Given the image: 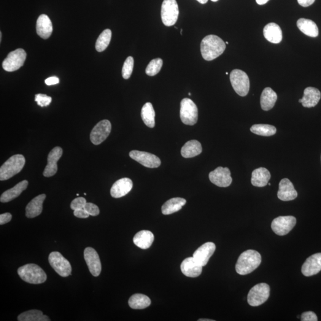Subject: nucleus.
<instances>
[{
    "label": "nucleus",
    "instance_id": "1",
    "mask_svg": "<svg viewBox=\"0 0 321 321\" xmlns=\"http://www.w3.org/2000/svg\"><path fill=\"white\" fill-rule=\"evenodd\" d=\"M226 45L224 40L217 36L209 35L202 39L201 51L202 57L207 61H212L225 52Z\"/></svg>",
    "mask_w": 321,
    "mask_h": 321
},
{
    "label": "nucleus",
    "instance_id": "2",
    "mask_svg": "<svg viewBox=\"0 0 321 321\" xmlns=\"http://www.w3.org/2000/svg\"><path fill=\"white\" fill-rule=\"evenodd\" d=\"M262 258L260 253L254 250H247L239 256L236 265L237 274L245 276L254 271L260 265Z\"/></svg>",
    "mask_w": 321,
    "mask_h": 321
},
{
    "label": "nucleus",
    "instance_id": "3",
    "mask_svg": "<svg viewBox=\"0 0 321 321\" xmlns=\"http://www.w3.org/2000/svg\"><path fill=\"white\" fill-rule=\"evenodd\" d=\"M18 273L21 279L30 284H42L47 280L45 272L38 265L34 264H29L20 267Z\"/></svg>",
    "mask_w": 321,
    "mask_h": 321
},
{
    "label": "nucleus",
    "instance_id": "4",
    "mask_svg": "<svg viewBox=\"0 0 321 321\" xmlns=\"http://www.w3.org/2000/svg\"><path fill=\"white\" fill-rule=\"evenodd\" d=\"M25 162V158L22 155L11 156L0 168V180H9L18 174L23 169Z\"/></svg>",
    "mask_w": 321,
    "mask_h": 321
},
{
    "label": "nucleus",
    "instance_id": "5",
    "mask_svg": "<svg viewBox=\"0 0 321 321\" xmlns=\"http://www.w3.org/2000/svg\"><path fill=\"white\" fill-rule=\"evenodd\" d=\"M181 120L186 125L193 126L198 119V109L196 105L189 98L183 99L180 103Z\"/></svg>",
    "mask_w": 321,
    "mask_h": 321
},
{
    "label": "nucleus",
    "instance_id": "6",
    "mask_svg": "<svg viewBox=\"0 0 321 321\" xmlns=\"http://www.w3.org/2000/svg\"><path fill=\"white\" fill-rule=\"evenodd\" d=\"M230 79L234 90L239 95H247L250 89V80L246 73L241 70L234 69L231 72Z\"/></svg>",
    "mask_w": 321,
    "mask_h": 321
},
{
    "label": "nucleus",
    "instance_id": "7",
    "mask_svg": "<svg viewBox=\"0 0 321 321\" xmlns=\"http://www.w3.org/2000/svg\"><path fill=\"white\" fill-rule=\"evenodd\" d=\"M161 15L164 25H174L179 15V5L176 0H164L161 5Z\"/></svg>",
    "mask_w": 321,
    "mask_h": 321
},
{
    "label": "nucleus",
    "instance_id": "8",
    "mask_svg": "<svg viewBox=\"0 0 321 321\" xmlns=\"http://www.w3.org/2000/svg\"><path fill=\"white\" fill-rule=\"evenodd\" d=\"M270 295V287L266 283H260L251 288L247 296L248 303L252 306L261 305L268 300Z\"/></svg>",
    "mask_w": 321,
    "mask_h": 321
},
{
    "label": "nucleus",
    "instance_id": "9",
    "mask_svg": "<svg viewBox=\"0 0 321 321\" xmlns=\"http://www.w3.org/2000/svg\"><path fill=\"white\" fill-rule=\"evenodd\" d=\"M26 58L25 51L19 48L12 51L8 55L2 62V68L4 71L12 72L18 71L23 66Z\"/></svg>",
    "mask_w": 321,
    "mask_h": 321
},
{
    "label": "nucleus",
    "instance_id": "10",
    "mask_svg": "<svg viewBox=\"0 0 321 321\" xmlns=\"http://www.w3.org/2000/svg\"><path fill=\"white\" fill-rule=\"evenodd\" d=\"M48 261L52 268L61 277H67L71 275V264L60 252H51L48 257Z\"/></svg>",
    "mask_w": 321,
    "mask_h": 321
},
{
    "label": "nucleus",
    "instance_id": "11",
    "mask_svg": "<svg viewBox=\"0 0 321 321\" xmlns=\"http://www.w3.org/2000/svg\"><path fill=\"white\" fill-rule=\"evenodd\" d=\"M296 219L293 216H280L272 221V231L279 236H285L296 226Z\"/></svg>",
    "mask_w": 321,
    "mask_h": 321
},
{
    "label": "nucleus",
    "instance_id": "12",
    "mask_svg": "<svg viewBox=\"0 0 321 321\" xmlns=\"http://www.w3.org/2000/svg\"><path fill=\"white\" fill-rule=\"evenodd\" d=\"M112 131V124L108 120H104L94 127L90 134L92 143L95 145L101 144L109 136Z\"/></svg>",
    "mask_w": 321,
    "mask_h": 321
},
{
    "label": "nucleus",
    "instance_id": "13",
    "mask_svg": "<svg viewBox=\"0 0 321 321\" xmlns=\"http://www.w3.org/2000/svg\"><path fill=\"white\" fill-rule=\"evenodd\" d=\"M129 155L133 160L138 162L141 165L148 168H158L161 164L160 159L157 156L144 151H132L129 153Z\"/></svg>",
    "mask_w": 321,
    "mask_h": 321
},
{
    "label": "nucleus",
    "instance_id": "14",
    "mask_svg": "<svg viewBox=\"0 0 321 321\" xmlns=\"http://www.w3.org/2000/svg\"><path fill=\"white\" fill-rule=\"evenodd\" d=\"M210 181L213 184L221 188L228 187L231 184V172L227 167H219L209 174Z\"/></svg>",
    "mask_w": 321,
    "mask_h": 321
},
{
    "label": "nucleus",
    "instance_id": "15",
    "mask_svg": "<svg viewBox=\"0 0 321 321\" xmlns=\"http://www.w3.org/2000/svg\"><path fill=\"white\" fill-rule=\"evenodd\" d=\"M84 258L92 275L98 277L101 272V263L98 253L93 247H86L84 250Z\"/></svg>",
    "mask_w": 321,
    "mask_h": 321
},
{
    "label": "nucleus",
    "instance_id": "16",
    "mask_svg": "<svg viewBox=\"0 0 321 321\" xmlns=\"http://www.w3.org/2000/svg\"><path fill=\"white\" fill-rule=\"evenodd\" d=\"M63 155V149L59 147L53 148L48 154L47 165L46 166L43 175L46 177H50L56 174L58 170L57 162Z\"/></svg>",
    "mask_w": 321,
    "mask_h": 321
},
{
    "label": "nucleus",
    "instance_id": "17",
    "mask_svg": "<svg viewBox=\"0 0 321 321\" xmlns=\"http://www.w3.org/2000/svg\"><path fill=\"white\" fill-rule=\"evenodd\" d=\"M215 249L216 246L214 243H206L194 252V260L201 266H206L210 258L214 254Z\"/></svg>",
    "mask_w": 321,
    "mask_h": 321
},
{
    "label": "nucleus",
    "instance_id": "18",
    "mask_svg": "<svg viewBox=\"0 0 321 321\" xmlns=\"http://www.w3.org/2000/svg\"><path fill=\"white\" fill-rule=\"evenodd\" d=\"M321 271V253H315L307 259L302 267V274L306 277L316 275Z\"/></svg>",
    "mask_w": 321,
    "mask_h": 321
},
{
    "label": "nucleus",
    "instance_id": "19",
    "mask_svg": "<svg viewBox=\"0 0 321 321\" xmlns=\"http://www.w3.org/2000/svg\"><path fill=\"white\" fill-rule=\"evenodd\" d=\"M277 196L283 201H293L298 197V192L290 180L283 179L280 181Z\"/></svg>",
    "mask_w": 321,
    "mask_h": 321
},
{
    "label": "nucleus",
    "instance_id": "20",
    "mask_svg": "<svg viewBox=\"0 0 321 321\" xmlns=\"http://www.w3.org/2000/svg\"><path fill=\"white\" fill-rule=\"evenodd\" d=\"M133 188V182L129 178H123L117 181L111 189V195L114 198H120L130 192Z\"/></svg>",
    "mask_w": 321,
    "mask_h": 321
},
{
    "label": "nucleus",
    "instance_id": "21",
    "mask_svg": "<svg viewBox=\"0 0 321 321\" xmlns=\"http://www.w3.org/2000/svg\"><path fill=\"white\" fill-rule=\"evenodd\" d=\"M202 267L196 263L193 257H189L182 262L180 268L182 273L186 277L195 278L201 274Z\"/></svg>",
    "mask_w": 321,
    "mask_h": 321
},
{
    "label": "nucleus",
    "instance_id": "22",
    "mask_svg": "<svg viewBox=\"0 0 321 321\" xmlns=\"http://www.w3.org/2000/svg\"><path fill=\"white\" fill-rule=\"evenodd\" d=\"M53 25L50 19L47 15H41L37 21V32L42 39L50 38L53 32Z\"/></svg>",
    "mask_w": 321,
    "mask_h": 321
},
{
    "label": "nucleus",
    "instance_id": "23",
    "mask_svg": "<svg viewBox=\"0 0 321 321\" xmlns=\"http://www.w3.org/2000/svg\"><path fill=\"white\" fill-rule=\"evenodd\" d=\"M46 198L45 194L36 197L29 202L26 207V216L29 218H33L41 214L43 203Z\"/></svg>",
    "mask_w": 321,
    "mask_h": 321
},
{
    "label": "nucleus",
    "instance_id": "24",
    "mask_svg": "<svg viewBox=\"0 0 321 321\" xmlns=\"http://www.w3.org/2000/svg\"><path fill=\"white\" fill-rule=\"evenodd\" d=\"M264 36L266 40L273 44H279L283 39L282 29L275 23H268L264 28Z\"/></svg>",
    "mask_w": 321,
    "mask_h": 321
},
{
    "label": "nucleus",
    "instance_id": "25",
    "mask_svg": "<svg viewBox=\"0 0 321 321\" xmlns=\"http://www.w3.org/2000/svg\"><path fill=\"white\" fill-rule=\"evenodd\" d=\"M321 97L320 91L318 89L308 87L304 91L302 104L304 107L312 108L317 106Z\"/></svg>",
    "mask_w": 321,
    "mask_h": 321
},
{
    "label": "nucleus",
    "instance_id": "26",
    "mask_svg": "<svg viewBox=\"0 0 321 321\" xmlns=\"http://www.w3.org/2000/svg\"><path fill=\"white\" fill-rule=\"evenodd\" d=\"M271 177L270 172L268 170L264 167H260L252 172L251 183L256 187H264L268 185Z\"/></svg>",
    "mask_w": 321,
    "mask_h": 321
},
{
    "label": "nucleus",
    "instance_id": "27",
    "mask_svg": "<svg viewBox=\"0 0 321 321\" xmlns=\"http://www.w3.org/2000/svg\"><path fill=\"white\" fill-rule=\"evenodd\" d=\"M28 186V182L27 180H23L22 182L19 183L13 188L4 191L0 198V201L2 203H6V202H9L18 198L24 190L26 189Z\"/></svg>",
    "mask_w": 321,
    "mask_h": 321
},
{
    "label": "nucleus",
    "instance_id": "28",
    "mask_svg": "<svg viewBox=\"0 0 321 321\" xmlns=\"http://www.w3.org/2000/svg\"><path fill=\"white\" fill-rule=\"evenodd\" d=\"M133 241L137 247L142 249H147L152 245L154 241V236L150 231L142 230L135 234Z\"/></svg>",
    "mask_w": 321,
    "mask_h": 321
},
{
    "label": "nucleus",
    "instance_id": "29",
    "mask_svg": "<svg viewBox=\"0 0 321 321\" xmlns=\"http://www.w3.org/2000/svg\"><path fill=\"white\" fill-rule=\"evenodd\" d=\"M297 26L299 30L307 36L315 38L319 35L317 24L311 20L301 18L297 21Z\"/></svg>",
    "mask_w": 321,
    "mask_h": 321
},
{
    "label": "nucleus",
    "instance_id": "30",
    "mask_svg": "<svg viewBox=\"0 0 321 321\" xmlns=\"http://www.w3.org/2000/svg\"><path fill=\"white\" fill-rule=\"evenodd\" d=\"M202 152V145L196 140L188 141L183 146L181 150V154L183 157L189 158L198 156Z\"/></svg>",
    "mask_w": 321,
    "mask_h": 321
},
{
    "label": "nucleus",
    "instance_id": "31",
    "mask_svg": "<svg viewBox=\"0 0 321 321\" xmlns=\"http://www.w3.org/2000/svg\"><path fill=\"white\" fill-rule=\"evenodd\" d=\"M277 95L271 88L264 89L261 96V106L264 111H269L276 104Z\"/></svg>",
    "mask_w": 321,
    "mask_h": 321
},
{
    "label": "nucleus",
    "instance_id": "32",
    "mask_svg": "<svg viewBox=\"0 0 321 321\" xmlns=\"http://www.w3.org/2000/svg\"><path fill=\"white\" fill-rule=\"evenodd\" d=\"M186 203V199L174 198L169 199L162 207V213L164 215H170L180 211Z\"/></svg>",
    "mask_w": 321,
    "mask_h": 321
},
{
    "label": "nucleus",
    "instance_id": "33",
    "mask_svg": "<svg viewBox=\"0 0 321 321\" xmlns=\"http://www.w3.org/2000/svg\"><path fill=\"white\" fill-rule=\"evenodd\" d=\"M141 117L145 125L148 128H153L155 125V112L152 104L151 102H147L143 106L141 110Z\"/></svg>",
    "mask_w": 321,
    "mask_h": 321
},
{
    "label": "nucleus",
    "instance_id": "34",
    "mask_svg": "<svg viewBox=\"0 0 321 321\" xmlns=\"http://www.w3.org/2000/svg\"><path fill=\"white\" fill-rule=\"evenodd\" d=\"M129 305L133 309H143L150 306L151 299L142 294H134L129 299Z\"/></svg>",
    "mask_w": 321,
    "mask_h": 321
},
{
    "label": "nucleus",
    "instance_id": "35",
    "mask_svg": "<svg viewBox=\"0 0 321 321\" xmlns=\"http://www.w3.org/2000/svg\"><path fill=\"white\" fill-rule=\"evenodd\" d=\"M19 321H50V318L43 314L42 311L38 310H31V311L21 313L18 318Z\"/></svg>",
    "mask_w": 321,
    "mask_h": 321
},
{
    "label": "nucleus",
    "instance_id": "36",
    "mask_svg": "<svg viewBox=\"0 0 321 321\" xmlns=\"http://www.w3.org/2000/svg\"><path fill=\"white\" fill-rule=\"evenodd\" d=\"M250 131L258 135L271 136L276 133L277 129L274 126L259 124V125H254L251 127Z\"/></svg>",
    "mask_w": 321,
    "mask_h": 321
},
{
    "label": "nucleus",
    "instance_id": "37",
    "mask_svg": "<svg viewBox=\"0 0 321 321\" xmlns=\"http://www.w3.org/2000/svg\"><path fill=\"white\" fill-rule=\"evenodd\" d=\"M112 37V32L110 29H106L102 32L96 42L95 48L98 52H102L106 50L110 44Z\"/></svg>",
    "mask_w": 321,
    "mask_h": 321
},
{
    "label": "nucleus",
    "instance_id": "38",
    "mask_svg": "<svg viewBox=\"0 0 321 321\" xmlns=\"http://www.w3.org/2000/svg\"><path fill=\"white\" fill-rule=\"evenodd\" d=\"M163 64V61L162 59L159 58L153 59L146 68V74L150 76H153L157 75L160 72Z\"/></svg>",
    "mask_w": 321,
    "mask_h": 321
},
{
    "label": "nucleus",
    "instance_id": "39",
    "mask_svg": "<svg viewBox=\"0 0 321 321\" xmlns=\"http://www.w3.org/2000/svg\"><path fill=\"white\" fill-rule=\"evenodd\" d=\"M134 67V59L132 57L129 56L126 58L124 63L122 69V76L125 79H128L131 77L133 72Z\"/></svg>",
    "mask_w": 321,
    "mask_h": 321
},
{
    "label": "nucleus",
    "instance_id": "40",
    "mask_svg": "<svg viewBox=\"0 0 321 321\" xmlns=\"http://www.w3.org/2000/svg\"><path fill=\"white\" fill-rule=\"evenodd\" d=\"M35 101L37 102V104L41 107H47L51 104L52 98L45 94H37Z\"/></svg>",
    "mask_w": 321,
    "mask_h": 321
},
{
    "label": "nucleus",
    "instance_id": "41",
    "mask_svg": "<svg viewBox=\"0 0 321 321\" xmlns=\"http://www.w3.org/2000/svg\"><path fill=\"white\" fill-rule=\"evenodd\" d=\"M86 202V199L82 197H79V198H76L74 201L72 202L71 204V209L74 210H76L79 209L84 208V207Z\"/></svg>",
    "mask_w": 321,
    "mask_h": 321
},
{
    "label": "nucleus",
    "instance_id": "42",
    "mask_svg": "<svg viewBox=\"0 0 321 321\" xmlns=\"http://www.w3.org/2000/svg\"><path fill=\"white\" fill-rule=\"evenodd\" d=\"M84 209L90 215L97 216L99 214V208L93 203H86Z\"/></svg>",
    "mask_w": 321,
    "mask_h": 321
},
{
    "label": "nucleus",
    "instance_id": "43",
    "mask_svg": "<svg viewBox=\"0 0 321 321\" xmlns=\"http://www.w3.org/2000/svg\"><path fill=\"white\" fill-rule=\"evenodd\" d=\"M302 321H317L318 317L314 312L312 311L305 312L301 315Z\"/></svg>",
    "mask_w": 321,
    "mask_h": 321
},
{
    "label": "nucleus",
    "instance_id": "44",
    "mask_svg": "<svg viewBox=\"0 0 321 321\" xmlns=\"http://www.w3.org/2000/svg\"><path fill=\"white\" fill-rule=\"evenodd\" d=\"M12 215L10 213L7 212L0 215V225H3L9 223L12 220Z\"/></svg>",
    "mask_w": 321,
    "mask_h": 321
},
{
    "label": "nucleus",
    "instance_id": "45",
    "mask_svg": "<svg viewBox=\"0 0 321 321\" xmlns=\"http://www.w3.org/2000/svg\"><path fill=\"white\" fill-rule=\"evenodd\" d=\"M74 214L75 217L79 218H87L90 216V214L85 211L84 208L75 210Z\"/></svg>",
    "mask_w": 321,
    "mask_h": 321
},
{
    "label": "nucleus",
    "instance_id": "46",
    "mask_svg": "<svg viewBox=\"0 0 321 321\" xmlns=\"http://www.w3.org/2000/svg\"><path fill=\"white\" fill-rule=\"evenodd\" d=\"M59 82H60V80H59L58 77L56 76L48 77L45 80V84L48 86L57 85Z\"/></svg>",
    "mask_w": 321,
    "mask_h": 321
},
{
    "label": "nucleus",
    "instance_id": "47",
    "mask_svg": "<svg viewBox=\"0 0 321 321\" xmlns=\"http://www.w3.org/2000/svg\"><path fill=\"white\" fill-rule=\"evenodd\" d=\"M315 0H298V3L302 7H307L314 3Z\"/></svg>",
    "mask_w": 321,
    "mask_h": 321
},
{
    "label": "nucleus",
    "instance_id": "48",
    "mask_svg": "<svg viewBox=\"0 0 321 321\" xmlns=\"http://www.w3.org/2000/svg\"><path fill=\"white\" fill-rule=\"evenodd\" d=\"M269 0H256V2L259 5H264L267 3Z\"/></svg>",
    "mask_w": 321,
    "mask_h": 321
},
{
    "label": "nucleus",
    "instance_id": "49",
    "mask_svg": "<svg viewBox=\"0 0 321 321\" xmlns=\"http://www.w3.org/2000/svg\"><path fill=\"white\" fill-rule=\"evenodd\" d=\"M196 1H198L199 2H200L201 4H206L208 1V0H196Z\"/></svg>",
    "mask_w": 321,
    "mask_h": 321
},
{
    "label": "nucleus",
    "instance_id": "50",
    "mask_svg": "<svg viewBox=\"0 0 321 321\" xmlns=\"http://www.w3.org/2000/svg\"><path fill=\"white\" fill-rule=\"evenodd\" d=\"M199 321H214V320H208V319H199L198 320Z\"/></svg>",
    "mask_w": 321,
    "mask_h": 321
},
{
    "label": "nucleus",
    "instance_id": "51",
    "mask_svg": "<svg viewBox=\"0 0 321 321\" xmlns=\"http://www.w3.org/2000/svg\"><path fill=\"white\" fill-rule=\"evenodd\" d=\"M182 32H183V29H181V30H180V34H181V35H182Z\"/></svg>",
    "mask_w": 321,
    "mask_h": 321
},
{
    "label": "nucleus",
    "instance_id": "52",
    "mask_svg": "<svg viewBox=\"0 0 321 321\" xmlns=\"http://www.w3.org/2000/svg\"><path fill=\"white\" fill-rule=\"evenodd\" d=\"M211 1L213 2H217L218 1V0H211Z\"/></svg>",
    "mask_w": 321,
    "mask_h": 321
},
{
    "label": "nucleus",
    "instance_id": "53",
    "mask_svg": "<svg viewBox=\"0 0 321 321\" xmlns=\"http://www.w3.org/2000/svg\"><path fill=\"white\" fill-rule=\"evenodd\" d=\"M299 102L302 103V99H299Z\"/></svg>",
    "mask_w": 321,
    "mask_h": 321
},
{
    "label": "nucleus",
    "instance_id": "54",
    "mask_svg": "<svg viewBox=\"0 0 321 321\" xmlns=\"http://www.w3.org/2000/svg\"><path fill=\"white\" fill-rule=\"evenodd\" d=\"M226 44H228V42H226Z\"/></svg>",
    "mask_w": 321,
    "mask_h": 321
},
{
    "label": "nucleus",
    "instance_id": "55",
    "mask_svg": "<svg viewBox=\"0 0 321 321\" xmlns=\"http://www.w3.org/2000/svg\"><path fill=\"white\" fill-rule=\"evenodd\" d=\"M226 74L227 75H228V72H226Z\"/></svg>",
    "mask_w": 321,
    "mask_h": 321
},
{
    "label": "nucleus",
    "instance_id": "56",
    "mask_svg": "<svg viewBox=\"0 0 321 321\" xmlns=\"http://www.w3.org/2000/svg\"><path fill=\"white\" fill-rule=\"evenodd\" d=\"M269 186H271V183H268Z\"/></svg>",
    "mask_w": 321,
    "mask_h": 321
},
{
    "label": "nucleus",
    "instance_id": "57",
    "mask_svg": "<svg viewBox=\"0 0 321 321\" xmlns=\"http://www.w3.org/2000/svg\"><path fill=\"white\" fill-rule=\"evenodd\" d=\"M189 95L190 96V95H191V94H190V93L189 94Z\"/></svg>",
    "mask_w": 321,
    "mask_h": 321
}]
</instances>
